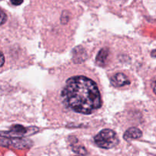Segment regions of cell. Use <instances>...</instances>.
Instances as JSON below:
<instances>
[{
    "instance_id": "cell-6",
    "label": "cell",
    "mask_w": 156,
    "mask_h": 156,
    "mask_svg": "<svg viewBox=\"0 0 156 156\" xmlns=\"http://www.w3.org/2000/svg\"><path fill=\"white\" fill-rule=\"evenodd\" d=\"M109 54V49L107 48V47L101 49V50L99 51V53H98L97 57H96V62H97V64H98L101 66H104L106 65L107 62H108Z\"/></svg>"
},
{
    "instance_id": "cell-5",
    "label": "cell",
    "mask_w": 156,
    "mask_h": 156,
    "mask_svg": "<svg viewBox=\"0 0 156 156\" xmlns=\"http://www.w3.org/2000/svg\"><path fill=\"white\" fill-rule=\"evenodd\" d=\"M111 82L114 87H122L130 83L128 78L123 73H117L114 75L111 78Z\"/></svg>"
},
{
    "instance_id": "cell-13",
    "label": "cell",
    "mask_w": 156,
    "mask_h": 156,
    "mask_svg": "<svg viewBox=\"0 0 156 156\" xmlns=\"http://www.w3.org/2000/svg\"><path fill=\"white\" fill-rule=\"evenodd\" d=\"M1 57H2V63H1V66H2L3 63H4V56H3V53H1Z\"/></svg>"
},
{
    "instance_id": "cell-10",
    "label": "cell",
    "mask_w": 156,
    "mask_h": 156,
    "mask_svg": "<svg viewBox=\"0 0 156 156\" xmlns=\"http://www.w3.org/2000/svg\"><path fill=\"white\" fill-rule=\"evenodd\" d=\"M1 16H2L1 24H3L5 23V21H6V19H7V16H6V15L5 14V12H3V11H2L1 12Z\"/></svg>"
},
{
    "instance_id": "cell-1",
    "label": "cell",
    "mask_w": 156,
    "mask_h": 156,
    "mask_svg": "<svg viewBox=\"0 0 156 156\" xmlns=\"http://www.w3.org/2000/svg\"><path fill=\"white\" fill-rule=\"evenodd\" d=\"M62 98L75 112L90 114L101 106V98L95 82L85 76H74L66 81Z\"/></svg>"
},
{
    "instance_id": "cell-12",
    "label": "cell",
    "mask_w": 156,
    "mask_h": 156,
    "mask_svg": "<svg viewBox=\"0 0 156 156\" xmlns=\"http://www.w3.org/2000/svg\"><path fill=\"white\" fill-rule=\"evenodd\" d=\"M152 88L153 90L154 93L156 94V77L154 78L152 81Z\"/></svg>"
},
{
    "instance_id": "cell-8",
    "label": "cell",
    "mask_w": 156,
    "mask_h": 156,
    "mask_svg": "<svg viewBox=\"0 0 156 156\" xmlns=\"http://www.w3.org/2000/svg\"><path fill=\"white\" fill-rule=\"evenodd\" d=\"M86 59V52L82 47H76L73 51V59L76 62H82Z\"/></svg>"
},
{
    "instance_id": "cell-3",
    "label": "cell",
    "mask_w": 156,
    "mask_h": 156,
    "mask_svg": "<svg viewBox=\"0 0 156 156\" xmlns=\"http://www.w3.org/2000/svg\"><path fill=\"white\" fill-rule=\"evenodd\" d=\"M38 129L36 127H24L21 125H15L12 126L10 130L8 132L2 133V136H5V137H10V138H21L22 136L34 134V133L37 132Z\"/></svg>"
},
{
    "instance_id": "cell-9",
    "label": "cell",
    "mask_w": 156,
    "mask_h": 156,
    "mask_svg": "<svg viewBox=\"0 0 156 156\" xmlns=\"http://www.w3.org/2000/svg\"><path fill=\"white\" fill-rule=\"evenodd\" d=\"M73 150L76 153L79 154L81 155H86L88 154L87 150L85 149V148H84L82 146H73Z\"/></svg>"
},
{
    "instance_id": "cell-11",
    "label": "cell",
    "mask_w": 156,
    "mask_h": 156,
    "mask_svg": "<svg viewBox=\"0 0 156 156\" xmlns=\"http://www.w3.org/2000/svg\"><path fill=\"white\" fill-rule=\"evenodd\" d=\"M10 1L11 3L14 5H19L23 2V0H10Z\"/></svg>"
},
{
    "instance_id": "cell-7",
    "label": "cell",
    "mask_w": 156,
    "mask_h": 156,
    "mask_svg": "<svg viewBox=\"0 0 156 156\" xmlns=\"http://www.w3.org/2000/svg\"><path fill=\"white\" fill-rule=\"evenodd\" d=\"M142 136V131L136 127H131L125 132L124 139L126 140L130 139H139Z\"/></svg>"
},
{
    "instance_id": "cell-14",
    "label": "cell",
    "mask_w": 156,
    "mask_h": 156,
    "mask_svg": "<svg viewBox=\"0 0 156 156\" xmlns=\"http://www.w3.org/2000/svg\"><path fill=\"white\" fill-rule=\"evenodd\" d=\"M152 56H153V57H156V50H153V51L152 52Z\"/></svg>"
},
{
    "instance_id": "cell-4",
    "label": "cell",
    "mask_w": 156,
    "mask_h": 156,
    "mask_svg": "<svg viewBox=\"0 0 156 156\" xmlns=\"http://www.w3.org/2000/svg\"><path fill=\"white\" fill-rule=\"evenodd\" d=\"M1 144L2 146H13L16 149H22L30 148L32 146V142L26 139L21 138H3L2 137Z\"/></svg>"
},
{
    "instance_id": "cell-2",
    "label": "cell",
    "mask_w": 156,
    "mask_h": 156,
    "mask_svg": "<svg viewBox=\"0 0 156 156\" xmlns=\"http://www.w3.org/2000/svg\"><path fill=\"white\" fill-rule=\"evenodd\" d=\"M94 143L100 148L112 149L119 143V139L114 131L105 129L94 136Z\"/></svg>"
}]
</instances>
